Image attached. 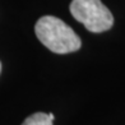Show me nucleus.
<instances>
[{
  "instance_id": "f257e3e1",
  "label": "nucleus",
  "mask_w": 125,
  "mask_h": 125,
  "mask_svg": "<svg viewBox=\"0 0 125 125\" xmlns=\"http://www.w3.org/2000/svg\"><path fill=\"white\" fill-rule=\"evenodd\" d=\"M36 36L50 51L55 54H69L82 46L79 36L65 22L54 15L41 17L35 26Z\"/></svg>"
},
{
  "instance_id": "f03ea898",
  "label": "nucleus",
  "mask_w": 125,
  "mask_h": 125,
  "mask_svg": "<svg viewBox=\"0 0 125 125\" xmlns=\"http://www.w3.org/2000/svg\"><path fill=\"white\" fill-rule=\"evenodd\" d=\"M70 13L92 33L109 31L114 24V15L101 0H72Z\"/></svg>"
},
{
  "instance_id": "7ed1b4c3",
  "label": "nucleus",
  "mask_w": 125,
  "mask_h": 125,
  "mask_svg": "<svg viewBox=\"0 0 125 125\" xmlns=\"http://www.w3.org/2000/svg\"><path fill=\"white\" fill-rule=\"evenodd\" d=\"M54 114H45V112H36L28 116L22 125H52Z\"/></svg>"
},
{
  "instance_id": "20e7f679",
  "label": "nucleus",
  "mask_w": 125,
  "mask_h": 125,
  "mask_svg": "<svg viewBox=\"0 0 125 125\" xmlns=\"http://www.w3.org/2000/svg\"><path fill=\"white\" fill-rule=\"evenodd\" d=\"M0 72H1V62H0Z\"/></svg>"
}]
</instances>
